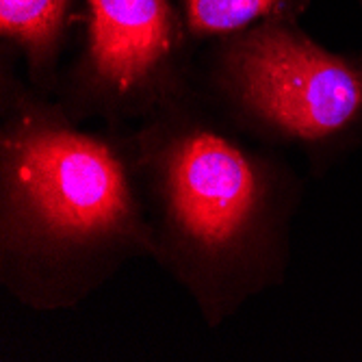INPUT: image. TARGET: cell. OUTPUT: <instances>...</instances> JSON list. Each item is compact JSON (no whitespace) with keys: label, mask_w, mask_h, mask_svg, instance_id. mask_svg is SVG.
<instances>
[{"label":"cell","mask_w":362,"mask_h":362,"mask_svg":"<svg viewBox=\"0 0 362 362\" xmlns=\"http://www.w3.org/2000/svg\"><path fill=\"white\" fill-rule=\"evenodd\" d=\"M193 42H219L265 20H300L310 0H176Z\"/></svg>","instance_id":"obj_6"},{"label":"cell","mask_w":362,"mask_h":362,"mask_svg":"<svg viewBox=\"0 0 362 362\" xmlns=\"http://www.w3.org/2000/svg\"><path fill=\"white\" fill-rule=\"evenodd\" d=\"M72 0H0V37L26 65V81L54 95L61 87V54Z\"/></svg>","instance_id":"obj_5"},{"label":"cell","mask_w":362,"mask_h":362,"mask_svg":"<svg viewBox=\"0 0 362 362\" xmlns=\"http://www.w3.org/2000/svg\"><path fill=\"white\" fill-rule=\"evenodd\" d=\"M195 87L126 135L152 258L217 327L284 282L300 180Z\"/></svg>","instance_id":"obj_1"},{"label":"cell","mask_w":362,"mask_h":362,"mask_svg":"<svg viewBox=\"0 0 362 362\" xmlns=\"http://www.w3.org/2000/svg\"><path fill=\"white\" fill-rule=\"evenodd\" d=\"M172 0H87L83 48L61 105L74 119L141 122L193 87L191 46Z\"/></svg>","instance_id":"obj_4"},{"label":"cell","mask_w":362,"mask_h":362,"mask_svg":"<svg viewBox=\"0 0 362 362\" xmlns=\"http://www.w3.org/2000/svg\"><path fill=\"white\" fill-rule=\"evenodd\" d=\"M152 250L126 135L81 128L3 59L0 282L11 298L74 308Z\"/></svg>","instance_id":"obj_2"},{"label":"cell","mask_w":362,"mask_h":362,"mask_svg":"<svg viewBox=\"0 0 362 362\" xmlns=\"http://www.w3.org/2000/svg\"><path fill=\"white\" fill-rule=\"evenodd\" d=\"M206 98L247 135L330 160L362 135V57L323 48L298 20H265L213 42Z\"/></svg>","instance_id":"obj_3"}]
</instances>
